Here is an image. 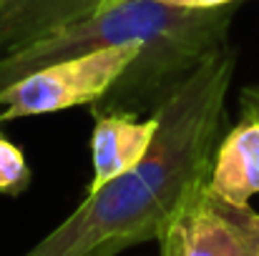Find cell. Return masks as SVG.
<instances>
[{"mask_svg":"<svg viewBox=\"0 0 259 256\" xmlns=\"http://www.w3.org/2000/svg\"><path fill=\"white\" fill-rule=\"evenodd\" d=\"M237 53H211L154 111L159 131L139 166L91 188L81 206L23 256H118L159 241L194 186L209 181Z\"/></svg>","mask_w":259,"mask_h":256,"instance_id":"obj_1","label":"cell"},{"mask_svg":"<svg viewBox=\"0 0 259 256\" xmlns=\"http://www.w3.org/2000/svg\"><path fill=\"white\" fill-rule=\"evenodd\" d=\"M229 23L232 5L194 10L161 0H121L43 40L3 53L0 93L48 63L98 48L146 43L149 61L128 66L93 113H154L211 53L229 43Z\"/></svg>","mask_w":259,"mask_h":256,"instance_id":"obj_2","label":"cell"},{"mask_svg":"<svg viewBox=\"0 0 259 256\" xmlns=\"http://www.w3.org/2000/svg\"><path fill=\"white\" fill-rule=\"evenodd\" d=\"M149 56L151 48L146 43H126L48 63L0 93V103H5L0 126L73 106H96L118 83L128 66H141Z\"/></svg>","mask_w":259,"mask_h":256,"instance_id":"obj_3","label":"cell"},{"mask_svg":"<svg viewBox=\"0 0 259 256\" xmlns=\"http://www.w3.org/2000/svg\"><path fill=\"white\" fill-rule=\"evenodd\" d=\"M159 244L171 256H259V214L201 181L176 209Z\"/></svg>","mask_w":259,"mask_h":256,"instance_id":"obj_4","label":"cell"},{"mask_svg":"<svg viewBox=\"0 0 259 256\" xmlns=\"http://www.w3.org/2000/svg\"><path fill=\"white\" fill-rule=\"evenodd\" d=\"M156 131H159L156 113H151L144 121H136V113H96L91 133V159H93L91 188H98L111 178L139 166L141 159L149 153Z\"/></svg>","mask_w":259,"mask_h":256,"instance_id":"obj_5","label":"cell"},{"mask_svg":"<svg viewBox=\"0 0 259 256\" xmlns=\"http://www.w3.org/2000/svg\"><path fill=\"white\" fill-rule=\"evenodd\" d=\"M103 8V0H0V56L43 40Z\"/></svg>","mask_w":259,"mask_h":256,"instance_id":"obj_6","label":"cell"},{"mask_svg":"<svg viewBox=\"0 0 259 256\" xmlns=\"http://www.w3.org/2000/svg\"><path fill=\"white\" fill-rule=\"evenodd\" d=\"M209 186L234 203H249L259 193V116L242 113V121L219 141L209 171Z\"/></svg>","mask_w":259,"mask_h":256,"instance_id":"obj_7","label":"cell"},{"mask_svg":"<svg viewBox=\"0 0 259 256\" xmlns=\"http://www.w3.org/2000/svg\"><path fill=\"white\" fill-rule=\"evenodd\" d=\"M30 166L23 151L0 133V193L20 196L30 186Z\"/></svg>","mask_w":259,"mask_h":256,"instance_id":"obj_8","label":"cell"},{"mask_svg":"<svg viewBox=\"0 0 259 256\" xmlns=\"http://www.w3.org/2000/svg\"><path fill=\"white\" fill-rule=\"evenodd\" d=\"M161 3L179 5V8H194V10H209V8H227L239 0H161Z\"/></svg>","mask_w":259,"mask_h":256,"instance_id":"obj_9","label":"cell"},{"mask_svg":"<svg viewBox=\"0 0 259 256\" xmlns=\"http://www.w3.org/2000/svg\"><path fill=\"white\" fill-rule=\"evenodd\" d=\"M242 113H257L259 116V83L242 90Z\"/></svg>","mask_w":259,"mask_h":256,"instance_id":"obj_10","label":"cell"},{"mask_svg":"<svg viewBox=\"0 0 259 256\" xmlns=\"http://www.w3.org/2000/svg\"><path fill=\"white\" fill-rule=\"evenodd\" d=\"M113 3H121V0H103V8L106 5H113Z\"/></svg>","mask_w":259,"mask_h":256,"instance_id":"obj_11","label":"cell"},{"mask_svg":"<svg viewBox=\"0 0 259 256\" xmlns=\"http://www.w3.org/2000/svg\"><path fill=\"white\" fill-rule=\"evenodd\" d=\"M161 256H171V254H169V251H164V249H161Z\"/></svg>","mask_w":259,"mask_h":256,"instance_id":"obj_12","label":"cell"}]
</instances>
